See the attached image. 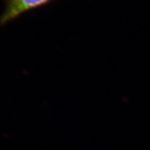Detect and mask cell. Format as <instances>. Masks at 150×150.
Masks as SVG:
<instances>
[{
	"instance_id": "1",
	"label": "cell",
	"mask_w": 150,
	"mask_h": 150,
	"mask_svg": "<svg viewBox=\"0 0 150 150\" xmlns=\"http://www.w3.org/2000/svg\"><path fill=\"white\" fill-rule=\"evenodd\" d=\"M52 0H6L0 24H5L28 11L46 4Z\"/></svg>"
}]
</instances>
